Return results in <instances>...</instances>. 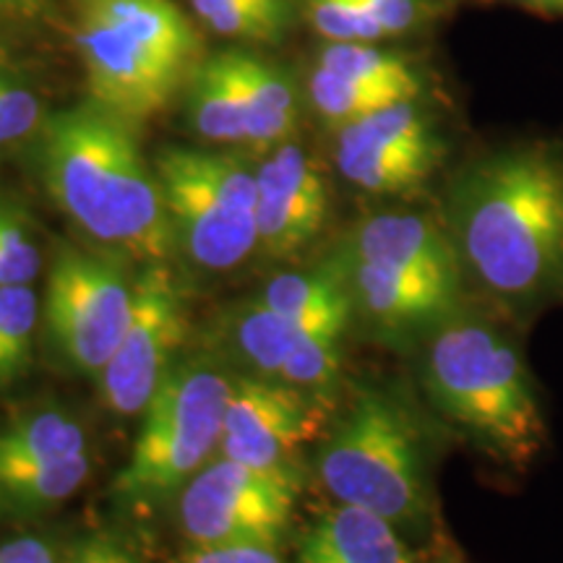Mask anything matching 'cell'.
Returning <instances> with one entry per match:
<instances>
[{"label":"cell","instance_id":"obj_1","mask_svg":"<svg viewBox=\"0 0 563 563\" xmlns=\"http://www.w3.org/2000/svg\"><path fill=\"white\" fill-rule=\"evenodd\" d=\"M452 241L462 266L514 311L563 290V152L514 146L454 183Z\"/></svg>","mask_w":563,"mask_h":563},{"label":"cell","instance_id":"obj_2","mask_svg":"<svg viewBox=\"0 0 563 563\" xmlns=\"http://www.w3.org/2000/svg\"><path fill=\"white\" fill-rule=\"evenodd\" d=\"M37 167L47 196L95 249L141 266L178 251L133 123L91 100L58 110L37 131Z\"/></svg>","mask_w":563,"mask_h":563},{"label":"cell","instance_id":"obj_3","mask_svg":"<svg viewBox=\"0 0 563 563\" xmlns=\"http://www.w3.org/2000/svg\"><path fill=\"white\" fill-rule=\"evenodd\" d=\"M433 405L493 454L522 464L540 452L545 420L517 347L481 319L452 316L435 329L422 363Z\"/></svg>","mask_w":563,"mask_h":563},{"label":"cell","instance_id":"obj_4","mask_svg":"<svg viewBox=\"0 0 563 563\" xmlns=\"http://www.w3.org/2000/svg\"><path fill=\"white\" fill-rule=\"evenodd\" d=\"M230 376L203 361L175 365L141 410V428L112 496L125 506H152L173 496L220 449L232 394Z\"/></svg>","mask_w":563,"mask_h":563},{"label":"cell","instance_id":"obj_5","mask_svg":"<svg viewBox=\"0 0 563 563\" xmlns=\"http://www.w3.org/2000/svg\"><path fill=\"white\" fill-rule=\"evenodd\" d=\"M319 477L336 504L361 506L397 527L426 511L420 435L405 407L384 391L355 399L323 443Z\"/></svg>","mask_w":563,"mask_h":563},{"label":"cell","instance_id":"obj_6","mask_svg":"<svg viewBox=\"0 0 563 563\" xmlns=\"http://www.w3.org/2000/svg\"><path fill=\"white\" fill-rule=\"evenodd\" d=\"M157 170L175 249L194 266L228 272L258 245L256 167L241 154L167 146Z\"/></svg>","mask_w":563,"mask_h":563},{"label":"cell","instance_id":"obj_7","mask_svg":"<svg viewBox=\"0 0 563 563\" xmlns=\"http://www.w3.org/2000/svg\"><path fill=\"white\" fill-rule=\"evenodd\" d=\"M129 262L100 249L60 245L47 274L45 334L70 368L100 376L133 311Z\"/></svg>","mask_w":563,"mask_h":563},{"label":"cell","instance_id":"obj_8","mask_svg":"<svg viewBox=\"0 0 563 563\" xmlns=\"http://www.w3.org/2000/svg\"><path fill=\"white\" fill-rule=\"evenodd\" d=\"M298 477L228 456L203 464L180 493V525L194 545H272L292 522Z\"/></svg>","mask_w":563,"mask_h":563},{"label":"cell","instance_id":"obj_9","mask_svg":"<svg viewBox=\"0 0 563 563\" xmlns=\"http://www.w3.org/2000/svg\"><path fill=\"white\" fill-rule=\"evenodd\" d=\"M188 336V306L178 277L167 266L146 264L136 274L133 311L123 340L100 373L104 405L118 415H141Z\"/></svg>","mask_w":563,"mask_h":563},{"label":"cell","instance_id":"obj_10","mask_svg":"<svg viewBox=\"0 0 563 563\" xmlns=\"http://www.w3.org/2000/svg\"><path fill=\"white\" fill-rule=\"evenodd\" d=\"M441 154L439 133L415 100L394 102L336 136V167L365 194L412 191L435 170Z\"/></svg>","mask_w":563,"mask_h":563},{"label":"cell","instance_id":"obj_11","mask_svg":"<svg viewBox=\"0 0 563 563\" xmlns=\"http://www.w3.org/2000/svg\"><path fill=\"white\" fill-rule=\"evenodd\" d=\"M319 397L282 378H241L222 422L220 454L266 473L295 475V454L319 435Z\"/></svg>","mask_w":563,"mask_h":563},{"label":"cell","instance_id":"obj_12","mask_svg":"<svg viewBox=\"0 0 563 563\" xmlns=\"http://www.w3.org/2000/svg\"><path fill=\"white\" fill-rule=\"evenodd\" d=\"M74 42L87 74L89 100L133 125L165 110L180 84L188 81V74L95 13L74 11Z\"/></svg>","mask_w":563,"mask_h":563},{"label":"cell","instance_id":"obj_13","mask_svg":"<svg viewBox=\"0 0 563 563\" xmlns=\"http://www.w3.org/2000/svg\"><path fill=\"white\" fill-rule=\"evenodd\" d=\"M329 194L316 162L282 141L256 167L258 245L272 258H290L311 245L327 222Z\"/></svg>","mask_w":563,"mask_h":563},{"label":"cell","instance_id":"obj_14","mask_svg":"<svg viewBox=\"0 0 563 563\" xmlns=\"http://www.w3.org/2000/svg\"><path fill=\"white\" fill-rule=\"evenodd\" d=\"M334 262L347 282L355 313L386 340L435 332L456 313L460 292L449 287L407 277L344 251L334 253Z\"/></svg>","mask_w":563,"mask_h":563},{"label":"cell","instance_id":"obj_15","mask_svg":"<svg viewBox=\"0 0 563 563\" xmlns=\"http://www.w3.org/2000/svg\"><path fill=\"white\" fill-rule=\"evenodd\" d=\"M340 251L407 277L462 290L464 266L452 235L422 214L386 211L368 217L352 228Z\"/></svg>","mask_w":563,"mask_h":563},{"label":"cell","instance_id":"obj_16","mask_svg":"<svg viewBox=\"0 0 563 563\" xmlns=\"http://www.w3.org/2000/svg\"><path fill=\"white\" fill-rule=\"evenodd\" d=\"M298 563H412V555L389 519L340 504L302 534Z\"/></svg>","mask_w":563,"mask_h":563},{"label":"cell","instance_id":"obj_17","mask_svg":"<svg viewBox=\"0 0 563 563\" xmlns=\"http://www.w3.org/2000/svg\"><path fill=\"white\" fill-rule=\"evenodd\" d=\"M70 11L95 13L125 37L191 76L199 63V34L173 0H68Z\"/></svg>","mask_w":563,"mask_h":563},{"label":"cell","instance_id":"obj_18","mask_svg":"<svg viewBox=\"0 0 563 563\" xmlns=\"http://www.w3.org/2000/svg\"><path fill=\"white\" fill-rule=\"evenodd\" d=\"M262 300L302 332L344 334L355 313L352 295L336 262L308 272H285L264 287Z\"/></svg>","mask_w":563,"mask_h":563},{"label":"cell","instance_id":"obj_19","mask_svg":"<svg viewBox=\"0 0 563 563\" xmlns=\"http://www.w3.org/2000/svg\"><path fill=\"white\" fill-rule=\"evenodd\" d=\"M224 55L249 121V144L272 150L290 139L298 123V95L285 70L243 51Z\"/></svg>","mask_w":563,"mask_h":563},{"label":"cell","instance_id":"obj_20","mask_svg":"<svg viewBox=\"0 0 563 563\" xmlns=\"http://www.w3.org/2000/svg\"><path fill=\"white\" fill-rule=\"evenodd\" d=\"M186 110L191 129L209 144H249V121L232 81L228 55L199 60L188 76Z\"/></svg>","mask_w":563,"mask_h":563},{"label":"cell","instance_id":"obj_21","mask_svg":"<svg viewBox=\"0 0 563 563\" xmlns=\"http://www.w3.org/2000/svg\"><path fill=\"white\" fill-rule=\"evenodd\" d=\"M87 454L81 422L60 410L26 415L0 431V470L21 464H53Z\"/></svg>","mask_w":563,"mask_h":563},{"label":"cell","instance_id":"obj_22","mask_svg":"<svg viewBox=\"0 0 563 563\" xmlns=\"http://www.w3.org/2000/svg\"><path fill=\"white\" fill-rule=\"evenodd\" d=\"M89 454L53 464H21L0 470V511L11 517H32L74 496L87 481Z\"/></svg>","mask_w":563,"mask_h":563},{"label":"cell","instance_id":"obj_23","mask_svg":"<svg viewBox=\"0 0 563 563\" xmlns=\"http://www.w3.org/2000/svg\"><path fill=\"white\" fill-rule=\"evenodd\" d=\"M302 334H306L302 329L287 321L285 316L272 311L262 298L238 308L230 323V336L235 350L262 376L269 378H279L282 368L290 361L295 344L300 342Z\"/></svg>","mask_w":563,"mask_h":563},{"label":"cell","instance_id":"obj_24","mask_svg":"<svg viewBox=\"0 0 563 563\" xmlns=\"http://www.w3.org/2000/svg\"><path fill=\"white\" fill-rule=\"evenodd\" d=\"M319 66L365 87L391 91L405 100H418L420 76L405 58L384 53L371 42H329L319 55Z\"/></svg>","mask_w":563,"mask_h":563},{"label":"cell","instance_id":"obj_25","mask_svg":"<svg viewBox=\"0 0 563 563\" xmlns=\"http://www.w3.org/2000/svg\"><path fill=\"white\" fill-rule=\"evenodd\" d=\"M203 26L232 40L274 42L290 30V0H191Z\"/></svg>","mask_w":563,"mask_h":563},{"label":"cell","instance_id":"obj_26","mask_svg":"<svg viewBox=\"0 0 563 563\" xmlns=\"http://www.w3.org/2000/svg\"><path fill=\"white\" fill-rule=\"evenodd\" d=\"M37 321L40 298L32 285H0V389L30 368Z\"/></svg>","mask_w":563,"mask_h":563},{"label":"cell","instance_id":"obj_27","mask_svg":"<svg viewBox=\"0 0 563 563\" xmlns=\"http://www.w3.org/2000/svg\"><path fill=\"white\" fill-rule=\"evenodd\" d=\"M308 95H311L313 110L329 125H336V131L344 125L368 118L373 112L389 108L394 102H405V97L391 95V91L365 87L352 79H344L340 74L316 66L311 84H308Z\"/></svg>","mask_w":563,"mask_h":563},{"label":"cell","instance_id":"obj_28","mask_svg":"<svg viewBox=\"0 0 563 563\" xmlns=\"http://www.w3.org/2000/svg\"><path fill=\"white\" fill-rule=\"evenodd\" d=\"M340 334L329 332H306L300 342L295 344L290 361L285 363L279 378L282 382L298 386V389L321 397L327 394L340 378L342 352Z\"/></svg>","mask_w":563,"mask_h":563},{"label":"cell","instance_id":"obj_29","mask_svg":"<svg viewBox=\"0 0 563 563\" xmlns=\"http://www.w3.org/2000/svg\"><path fill=\"white\" fill-rule=\"evenodd\" d=\"M40 262L32 222L19 207L0 199V285H32Z\"/></svg>","mask_w":563,"mask_h":563},{"label":"cell","instance_id":"obj_30","mask_svg":"<svg viewBox=\"0 0 563 563\" xmlns=\"http://www.w3.org/2000/svg\"><path fill=\"white\" fill-rule=\"evenodd\" d=\"M313 30L327 42H376L386 34L363 0H306Z\"/></svg>","mask_w":563,"mask_h":563},{"label":"cell","instance_id":"obj_31","mask_svg":"<svg viewBox=\"0 0 563 563\" xmlns=\"http://www.w3.org/2000/svg\"><path fill=\"white\" fill-rule=\"evenodd\" d=\"M42 104L37 95L0 74V152L40 131Z\"/></svg>","mask_w":563,"mask_h":563},{"label":"cell","instance_id":"obj_32","mask_svg":"<svg viewBox=\"0 0 563 563\" xmlns=\"http://www.w3.org/2000/svg\"><path fill=\"white\" fill-rule=\"evenodd\" d=\"M180 563H285L272 545H196Z\"/></svg>","mask_w":563,"mask_h":563},{"label":"cell","instance_id":"obj_33","mask_svg":"<svg viewBox=\"0 0 563 563\" xmlns=\"http://www.w3.org/2000/svg\"><path fill=\"white\" fill-rule=\"evenodd\" d=\"M386 37L412 30L420 21L422 0H363Z\"/></svg>","mask_w":563,"mask_h":563},{"label":"cell","instance_id":"obj_34","mask_svg":"<svg viewBox=\"0 0 563 563\" xmlns=\"http://www.w3.org/2000/svg\"><path fill=\"white\" fill-rule=\"evenodd\" d=\"M0 563H58L53 548L42 538H13L0 545Z\"/></svg>","mask_w":563,"mask_h":563},{"label":"cell","instance_id":"obj_35","mask_svg":"<svg viewBox=\"0 0 563 563\" xmlns=\"http://www.w3.org/2000/svg\"><path fill=\"white\" fill-rule=\"evenodd\" d=\"M68 563H139L131 553L118 548L110 540H89V543L79 545L70 555Z\"/></svg>","mask_w":563,"mask_h":563},{"label":"cell","instance_id":"obj_36","mask_svg":"<svg viewBox=\"0 0 563 563\" xmlns=\"http://www.w3.org/2000/svg\"><path fill=\"white\" fill-rule=\"evenodd\" d=\"M51 0H0V16L11 21H34L45 16Z\"/></svg>","mask_w":563,"mask_h":563},{"label":"cell","instance_id":"obj_37","mask_svg":"<svg viewBox=\"0 0 563 563\" xmlns=\"http://www.w3.org/2000/svg\"><path fill=\"white\" fill-rule=\"evenodd\" d=\"M525 3L538 5V9H553V11H563V0H525Z\"/></svg>","mask_w":563,"mask_h":563}]
</instances>
